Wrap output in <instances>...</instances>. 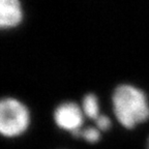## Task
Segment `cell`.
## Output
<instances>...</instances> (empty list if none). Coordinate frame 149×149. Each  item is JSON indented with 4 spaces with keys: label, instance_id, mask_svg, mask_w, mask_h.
I'll return each mask as SVG.
<instances>
[{
    "label": "cell",
    "instance_id": "7",
    "mask_svg": "<svg viewBox=\"0 0 149 149\" xmlns=\"http://www.w3.org/2000/svg\"><path fill=\"white\" fill-rule=\"evenodd\" d=\"M94 121H95L96 127H97L100 132H105V130H108L111 127V124H112L111 119L108 116H106V115L100 114Z\"/></svg>",
    "mask_w": 149,
    "mask_h": 149
},
{
    "label": "cell",
    "instance_id": "6",
    "mask_svg": "<svg viewBox=\"0 0 149 149\" xmlns=\"http://www.w3.org/2000/svg\"><path fill=\"white\" fill-rule=\"evenodd\" d=\"M77 137H81L88 143H95L100 139V130L97 127H87L80 130Z\"/></svg>",
    "mask_w": 149,
    "mask_h": 149
},
{
    "label": "cell",
    "instance_id": "4",
    "mask_svg": "<svg viewBox=\"0 0 149 149\" xmlns=\"http://www.w3.org/2000/svg\"><path fill=\"white\" fill-rule=\"evenodd\" d=\"M23 19L20 0H0V26L2 29L17 27Z\"/></svg>",
    "mask_w": 149,
    "mask_h": 149
},
{
    "label": "cell",
    "instance_id": "8",
    "mask_svg": "<svg viewBox=\"0 0 149 149\" xmlns=\"http://www.w3.org/2000/svg\"><path fill=\"white\" fill-rule=\"evenodd\" d=\"M147 149H149V139H148V142H147Z\"/></svg>",
    "mask_w": 149,
    "mask_h": 149
},
{
    "label": "cell",
    "instance_id": "1",
    "mask_svg": "<svg viewBox=\"0 0 149 149\" xmlns=\"http://www.w3.org/2000/svg\"><path fill=\"white\" fill-rule=\"evenodd\" d=\"M113 112L119 123L125 128H134L149 118V102L141 89L123 84L112 95Z\"/></svg>",
    "mask_w": 149,
    "mask_h": 149
},
{
    "label": "cell",
    "instance_id": "2",
    "mask_svg": "<svg viewBox=\"0 0 149 149\" xmlns=\"http://www.w3.org/2000/svg\"><path fill=\"white\" fill-rule=\"evenodd\" d=\"M30 122L28 109L20 100L4 98L0 104V132L6 138H15L27 130Z\"/></svg>",
    "mask_w": 149,
    "mask_h": 149
},
{
    "label": "cell",
    "instance_id": "3",
    "mask_svg": "<svg viewBox=\"0 0 149 149\" xmlns=\"http://www.w3.org/2000/svg\"><path fill=\"white\" fill-rule=\"evenodd\" d=\"M84 116L82 108L70 102L59 105L54 112V120L57 126L61 130H68L76 137L82 130Z\"/></svg>",
    "mask_w": 149,
    "mask_h": 149
},
{
    "label": "cell",
    "instance_id": "5",
    "mask_svg": "<svg viewBox=\"0 0 149 149\" xmlns=\"http://www.w3.org/2000/svg\"><path fill=\"white\" fill-rule=\"evenodd\" d=\"M81 108L83 110L84 115L88 118L93 119V120H95L100 115L98 100L92 93H89V94L84 96L83 100H82Z\"/></svg>",
    "mask_w": 149,
    "mask_h": 149
}]
</instances>
